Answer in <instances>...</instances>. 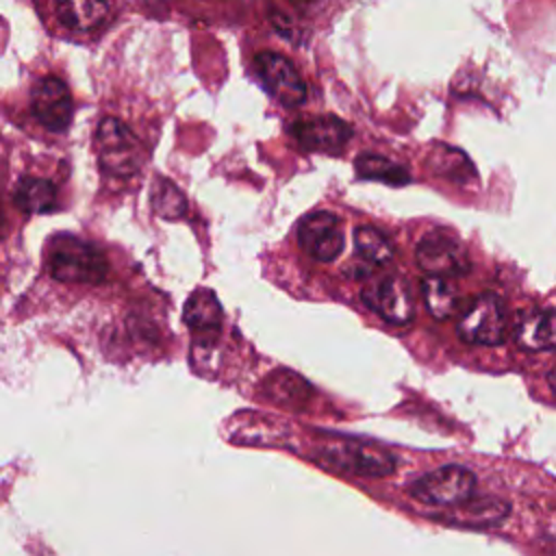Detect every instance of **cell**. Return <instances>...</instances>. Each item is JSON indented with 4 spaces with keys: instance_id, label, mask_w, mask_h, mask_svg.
I'll list each match as a JSON object with an SVG mask.
<instances>
[{
    "instance_id": "6da1fadb",
    "label": "cell",
    "mask_w": 556,
    "mask_h": 556,
    "mask_svg": "<svg viewBox=\"0 0 556 556\" xmlns=\"http://www.w3.org/2000/svg\"><path fill=\"white\" fill-rule=\"evenodd\" d=\"M317 454L326 465L361 478L389 476L397 465V458L382 445L350 437H328L319 441Z\"/></svg>"
},
{
    "instance_id": "7a4b0ae2",
    "label": "cell",
    "mask_w": 556,
    "mask_h": 556,
    "mask_svg": "<svg viewBox=\"0 0 556 556\" xmlns=\"http://www.w3.org/2000/svg\"><path fill=\"white\" fill-rule=\"evenodd\" d=\"M48 271L63 282H100L106 276L109 265L93 243L63 235L50 245Z\"/></svg>"
},
{
    "instance_id": "3957f363",
    "label": "cell",
    "mask_w": 556,
    "mask_h": 556,
    "mask_svg": "<svg viewBox=\"0 0 556 556\" xmlns=\"http://www.w3.org/2000/svg\"><path fill=\"white\" fill-rule=\"evenodd\" d=\"M96 152L102 169L113 176H132L143 163L139 139L115 117H104L98 124Z\"/></svg>"
},
{
    "instance_id": "277c9868",
    "label": "cell",
    "mask_w": 556,
    "mask_h": 556,
    "mask_svg": "<svg viewBox=\"0 0 556 556\" xmlns=\"http://www.w3.org/2000/svg\"><path fill=\"white\" fill-rule=\"evenodd\" d=\"M458 337L469 345H500L506 339V308L495 293L476 295L460 313Z\"/></svg>"
},
{
    "instance_id": "5b68a950",
    "label": "cell",
    "mask_w": 556,
    "mask_h": 556,
    "mask_svg": "<svg viewBox=\"0 0 556 556\" xmlns=\"http://www.w3.org/2000/svg\"><path fill=\"white\" fill-rule=\"evenodd\" d=\"M476 491V476L471 469L463 465H445L434 471H428L419 476L410 484V495L428 506L450 508L467 497H471Z\"/></svg>"
},
{
    "instance_id": "8992f818",
    "label": "cell",
    "mask_w": 556,
    "mask_h": 556,
    "mask_svg": "<svg viewBox=\"0 0 556 556\" xmlns=\"http://www.w3.org/2000/svg\"><path fill=\"white\" fill-rule=\"evenodd\" d=\"M363 302L367 308H371L376 315H380L384 321L393 326H406L415 317V300L410 285L395 274L371 278L363 291Z\"/></svg>"
},
{
    "instance_id": "52a82bcc",
    "label": "cell",
    "mask_w": 556,
    "mask_h": 556,
    "mask_svg": "<svg viewBox=\"0 0 556 556\" xmlns=\"http://www.w3.org/2000/svg\"><path fill=\"white\" fill-rule=\"evenodd\" d=\"M415 258L426 276L458 278L469 274L471 261L460 241L443 232H428L415 248Z\"/></svg>"
},
{
    "instance_id": "ba28073f",
    "label": "cell",
    "mask_w": 556,
    "mask_h": 556,
    "mask_svg": "<svg viewBox=\"0 0 556 556\" xmlns=\"http://www.w3.org/2000/svg\"><path fill=\"white\" fill-rule=\"evenodd\" d=\"M254 70L263 87L285 106H300L306 100V85L295 65L278 52H258Z\"/></svg>"
},
{
    "instance_id": "9c48e42d",
    "label": "cell",
    "mask_w": 556,
    "mask_h": 556,
    "mask_svg": "<svg viewBox=\"0 0 556 556\" xmlns=\"http://www.w3.org/2000/svg\"><path fill=\"white\" fill-rule=\"evenodd\" d=\"M298 239L302 250L321 263L334 261L343 250L341 222L328 211L308 213L298 226Z\"/></svg>"
},
{
    "instance_id": "30bf717a",
    "label": "cell",
    "mask_w": 556,
    "mask_h": 556,
    "mask_svg": "<svg viewBox=\"0 0 556 556\" xmlns=\"http://www.w3.org/2000/svg\"><path fill=\"white\" fill-rule=\"evenodd\" d=\"M30 109L48 130H65L74 115L67 85L56 76L39 78L30 89Z\"/></svg>"
},
{
    "instance_id": "8fae6325",
    "label": "cell",
    "mask_w": 556,
    "mask_h": 556,
    "mask_svg": "<svg viewBox=\"0 0 556 556\" xmlns=\"http://www.w3.org/2000/svg\"><path fill=\"white\" fill-rule=\"evenodd\" d=\"M302 148L313 152H339L352 137V128L334 115H315L298 119L291 128Z\"/></svg>"
},
{
    "instance_id": "7c38bea8",
    "label": "cell",
    "mask_w": 556,
    "mask_h": 556,
    "mask_svg": "<svg viewBox=\"0 0 556 556\" xmlns=\"http://www.w3.org/2000/svg\"><path fill=\"white\" fill-rule=\"evenodd\" d=\"M513 339L526 352H556V308H530L517 315Z\"/></svg>"
},
{
    "instance_id": "4fadbf2b",
    "label": "cell",
    "mask_w": 556,
    "mask_h": 556,
    "mask_svg": "<svg viewBox=\"0 0 556 556\" xmlns=\"http://www.w3.org/2000/svg\"><path fill=\"white\" fill-rule=\"evenodd\" d=\"M185 324L193 337H200V348L213 345L222 326V306L211 289H195L185 304Z\"/></svg>"
},
{
    "instance_id": "5bb4252c",
    "label": "cell",
    "mask_w": 556,
    "mask_h": 556,
    "mask_svg": "<svg viewBox=\"0 0 556 556\" xmlns=\"http://www.w3.org/2000/svg\"><path fill=\"white\" fill-rule=\"evenodd\" d=\"M510 513L508 502L491 495L482 497H467L465 502L450 506V523H460V526H471V528H484V526H495L504 521Z\"/></svg>"
},
{
    "instance_id": "9a60e30c",
    "label": "cell",
    "mask_w": 556,
    "mask_h": 556,
    "mask_svg": "<svg viewBox=\"0 0 556 556\" xmlns=\"http://www.w3.org/2000/svg\"><path fill=\"white\" fill-rule=\"evenodd\" d=\"M56 15L63 26L87 33L106 20L109 4L106 0H59Z\"/></svg>"
},
{
    "instance_id": "2e32d148",
    "label": "cell",
    "mask_w": 556,
    "mask_h": 556,
    "mask_svg": "<svg viewBox=\"0 0 556 556\" xmlns=\"http://www.w3.org/2000/svg\"><path fill=\"white\" fill-rule=\"evenodd\" d=\"M354 250L365 267L389 265L395 254L391 239L374 226H358L354 230Z\"/></svg>"
},
{
    "instance_id": "e0dca14e",
    "label": "cell",
    "mask_w": 556,
    "mask_h": 556,
    "mask_svg": "<svg viewBox=\"0 0 556 556\" xmlns=\"http://www.w3.org/2000/svg\"><path fill=\"white\" fill-rule=\"evenodd\" d=\"M13 200L26 213H50L59 206L56 187L46 178L33 176H26L17 182Z\"/></svg>"
},
{
    "instance_id": "ac0fdd59",
    "label": "cell",
    "mask_w": 556,
    "mask_h": 556,
    "mask_svg": "<svg viewBox=\"0 0 556 556\" xmlns=\"http://www.w3.org/2000/svg\"><path fill=\"white\" fill-rule=\"evenodd\" d=\"M421 298L428 313L437 319H447L456 313L458 306V289L452 278L428 276L421 282Z\"/></svg>"
},
{
    "instance_id": "d6986e66",
    "label": "cell",
    "mask_w": 556,
    "mask_h": 556,
    "mask_svg": "<svg viewBox=\"0 0 556 556\" xmlns=\"http://www.w3.org/2000/svg\"><path fill=\"white\" fill-rule=\"evenodd\" d=\"M354 167H356L361 178L378 180V182L393 185V187L406 185L408 178H410L406 167H402L400 163H395V161H391L387 156H380V154H361L356 159Z\"/></svg>"
},
{
    "instance_id": "ffe728a7",
    "label": "cell",
    "mask_w": 556,
    "mask_h": 556,
    "mask_svg": "<svg viewBox=\"0 0 556 556\" xmlns=\"http://www.w3.org/2000/svg\"><path fill=\"white\" fill-rule=\"evenodd\" d=\"M152 206L156 215L165 219H180L187 213V200L172 180H159L152 193Z\"/></svg>"
},
{
    "instance_id": "44dd1931",
    "label": "cell",
    "mask_w": 556,
    "mask_h": 556,
    "mask_svg": "<svg viewBox=\"0 0 556 556\" xmlns=\"http://www.w3.org/2000/svg\"><path fill=\"white\" fill-rule=\"evenodd\" d=\"M547 387L552 389V393L556 395V365L547 371Z\"/></svg>"
},
{
    "instance_id": "7402d4cb",
    "label": "cell",
    "mask_w": 556,
    "mask_h": 556,
    "mask_svg": "<svg viewBox=\"0 0 556 556\" xmlns=\"http://www.w3.org/2000/svg\"><path fill=\"white\" fill-rule=\"evenodd\" d=\"M0 222H2V213H0Z\"/></svg>"
}]
</instances>
